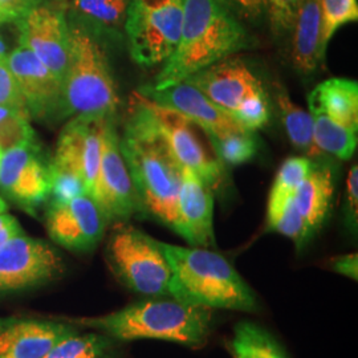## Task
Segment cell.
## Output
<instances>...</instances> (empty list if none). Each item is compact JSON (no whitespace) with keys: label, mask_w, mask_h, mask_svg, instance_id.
<instances>
[{"label":"cell","mask_w":358,"mask_h":358,"mask_svg":"<svg viewBox=\"0 0 358 358\" xmlns=\"http://www.w3.org/2000/svg\"><path fill=\"white\" fill-rule=\"evenodd\" d=\"M250 44L242 23L220 0H185L178 45L150 87L164 90L182 83Z\"/></svg>","instance_id":"6da1fadb"},{"label":"cell","mask_w":358,"mask_h":358,"mask_svg":"<svg viewBox=\"0 0 358 358\" xmlns=\"http://www.w3.org/2000/svg\"><path fill=\"white\" fill-rule=\"evenodd\" d=\"M68 322L100 331L120 341L159 340L198 348L210 337L213 309L192 306L171 296H154L103 316L69 319Z\"/></svg>","instance_id":"7a4b0ae2"},{"label":"cell","mask_w":358,"mask_h":358,"mask_svg":"<svg viewBox=\"0 0 358 358\" xmlns=\"http://www.w3.org/2000/svg\"><path fill=\"white\" fill-rule=\"evenodd\" d=\"M171 267L169 296L210 309L255 312L256 294L220 254L203 247L162 243Z\"/></svg>","instance_id":"3957f363"},{"label":"cell","mask_w":358,"mask_h":358,"mask_svg":"<svg viewBox=\"0 0 358 358\" xmlns=\"http://www.w3.org/2000/svg\"><path fill=\"white\" fill-rule=\"evenodd\" d=\"M120 148L142 213L174 231L183 166L158 136L129 121L122 138H120Z\"/></svg>","instance_id":"277c9868"},{"label":"cell","mask_w":358,"mask_h":358,"mask_svg":"<svg viewBox=\"0 0 358 358\" xmlns=\"http://www.w3.org/2000/svg\"><path fill=\"white\" fill-rule=\"evenodd\" d=\"M69 57L63 78V115L113 118L120 97L106 53L97 36L72 17Z\"/></svg>","instance_id":"5b68a950"},{"label":"cell","mask_w":358,"mask_h":358,"mask_svg":"<svg viewBox=\"0 0 358 358\" xmlns=\"http://www.w3.org/2000/svg\"><path fill=\"white\" fill-rule=\"evenodd\" d=\"M128 121L158 136L179 165L192 169L213 192L222 186L224 165L219 161L205 131L187 117L136 92Z\"/></svg>","instance_id":"8992f818"},{"label":"cell","mask_w":358,"mask_h":358,"mask_svg":"<svg viewBox=\"0 0 358 358\" xmlns=\"http://www.w3.org/2000/svg\"><path fill=\"white\" fill-rule=\"evenodd\" d=\"M185 81L250 131L255 133L269 122L268 93L248 65L238 57H226Z\"/></svg>","instance_id":"52a82bcc"},{"label":"cell","mask_w":358,"mask_h":358,"mask_svg":"<svg viewBox=\"0 0 358 358\" xmlns=\"http://www.w3.org/2000/svg\"><path fill=\"white\" fill-rule=\"evenodd\" d=\"M106 257L117 279L130 291L145 297L169 296L171 267L162 242L124 222L109 238Z\"/></svg>","instance_id":"ba28073f"},{"label":"cell","mask_w":358,"mask_h":358,"mask_svg":"<svg viewBox=\"0 0 358 358\" xmlns=\"http://www.w3.org/2000/svg\"><path fill=\"white\" fill-rule=\"evenodd\" d=\"M185 0H131L124 29L133 60L142 66L165 63L178 45Z\"/></svg>","instance_id":"9c48e42d"},{"label":"cell","mask_w":358,"mask_h":358,"mask_svg":"<svg viewBox=\"0 0 358 358\" xmlns=\"http://www.w3.org/2000/svg\"><path fill=\"white\" fill-rule=\"evenodd\" d=\"M90 198L100 207L108 223H124L134 214L142 213L138 195L120 148V136L113 118H108L103 125L100 169Z\"/></svg>","instance_id":"30bf717a"},{"label":"cell","mask_w":358,"mask_h":358,"mask_svg":"<svg viewBox=\"0 0 358 358\" xmlns=\"http://www.w3.org/2000/svg\"><path fill=\"white\" fill-rule=\"evenodd\" d=\"M63 260L51 244L23 232L0 248V292H15L55 280Z\"/></svg>","instance_id":"8fae6325"},{"label":"cell","mask_w":358,"mask_h":358,"mask_svg":"<svg viewBox=\"0 0 358 358\" xmlns=\"http://www.w3.org/2000/svg\"><path fill=\"white\" fill-rule=\"evenodd\" d=\"M0 190L28 214H35L38 207L50 199V164L36 142L3 152Z\"/></svg>","instance_id":"7c38bea8"},{"label":"cell","mask_w":358,"mask_h":358,"mask_svg":"<svg viewBox=\"0 0 358 358\" xmlns=\"http://www.w3.org/2000/svg\"><path fill=\"white\" fill-rule=\"evenodd\" d=\"M17 26L20 45L32 52L63 83L69 57V24L64 7L43 0Z\"/></svg>","instance_id":"4fadbf2b"},{"label":"cell","mask_w":358,"mask_h":358,"mask_svg":"<svg viewBox=\"0 0 358 358\" xmlns=\"http://www.w3.org/2000/svg\"><path fill=\"white\" fill-rule=\"evenodd\" d=\"M108 118L75 115L65 125L50 166L63 169L83 179L87 195L92 196L101 161L103 130Z\"/></svg>","instance_id":"5bb4252c"},{"label":"cell","mask_w":358,"mask_h":358,"mask_svg":"<svg viewBox=\"0 0 358 358\" xmlns=\"http://www.w3.org/2000/svg\"><path fill=\"white\" fill-rule=\"evenodd\" d=\"M106 224L100 207L87 194L48 206L45 217L52 241L73 252L93 251L103 239Z\"/></svg>","instance_id":"9a60e30c"},{"label":"cell","mask_w":358,"mask_h":358,"mask_svg":"<svg viewBox=\"0 0 358 358\" xmlns=\"http://www.w3.org/2000/svg\"><path fill=\"white\" fill-rule=\"evenodd\" d=\"M138 92L153 100L154 103L174 109L187 117L205 131L207 137H226L250 131L187 81H182L164 90H154L148 85Z\"/></svg>","instance_id":"2e32d148"},{"label":"cell","mask_w":358,"mask_h":358,"mask_svg":"<svg viewBox=\"0 0 358 358\" xmlns=\"http://www.w3.org/2000/svg\"><path fill=\"white\" fill-rule=\"evenodd\" d=\"M7 60L26 99L31 117L47 120L53 115H63V83L32 52L19 45L7 55Z\"/></svg>","instance_id":"e0dca14e"},{"label":"cell","mask_w":358,"mask_h":358,"mask_svg":"<svg viewBox=\"0 0 358 358\" xmlns=\"http://www.w3.org/2000/svg\"><path fill=\"white\" fill-rule=\"evenodd\" d=\"M174 232L192 247H215L214 192L189 167L182 171Z\"/></svg>","instance_id":"ac0fdd59"},{"label":"cell","mask_w":358,"mask_h":358,"mask_svg":"<svg viewBox=\"0 0 358 358\" xmlns=\"http://www.w3.org/2000/svg\"><path fill=\"white\" fill-rule=\"evenodd\" d=\"M76 332V327L69 322L0 320V357L43 358L60 340Z\"/></svg>","instance_id":"d6986e66"},{"label":"cell","mask_w":358,"mask_h":358,"mask_svg":"<svg viewBox=\"0 0 358 358\" xmlns=\"http://www.w3.org/2000/svg\"><path fill=\"white\" fill-rule=\"evenodd\" d=\"M334 195V174L328 166H315L310 169L307 178L301 183L294 195L297 207L308 232L313 236L329 215Z\"/></svg>","instance_id":"ffe728a7"},{"label":"cell","mask_w":358,"mask_h":358,"mask_svg":"<svg viewBox=\"0 0 358 358\" xmlns=\"http://www.w3.org/2000/svg\"><path fill=\"white\" fill-rule=\"evenodd\" d=\"M292 62L300 72L310 73L321 62V0H301L292 28Z\"/></svg>","instance_id":"44dd1931"},{"label":"cell","mask_w":358,"mask_h":358,"mask_svg":"<svg viewBox=\"0 0 358 358\" xmlns=\"http://www.w3.org/2000/svg\"><path fill=\"white\" fill-rule=\"evenodd\" d=\"M308 101L319 105L336 122L358 130V83L343 77H333L315 87Z\"/></svg>","instance_id":"7402d4cb"},{"label":"cell","mask_w":358,"mask_h":358,"mask_svg":"<svg viewBox=\"0 0 358 358\" xmlns=\"http://www.w3.org/2000/svg\"><path fill=\"white\" fill-rule=\"evenodd\" d=\"M131 0H73L72 19L96 36L120 35Z\"/></svg>","instance_id":"603a6c76"},{"label":"cell","mask_w":358,"mask_h":358,"mask_svg":"<svg viewBox=\"0 0 358 358\" xmlns=\"http://www.w3.org/2000/svg\"><path fill=\"white\" fill-rule=\"evenodd\" d=\"M309 113L313 120V140L322 154L338 159H350L357 149V131L336 122L319 105L308 101Z\"/></svg>","instance_id":"cb8c5ba5"},{"label":"cell","mask_w":358,"mask_h":358,"mask_svg":"<svg viewBox=\"0 0 358 358\" xmlns=\"http://www.w3.org/2000/svg\"><path fill=\"white\" fill-rule=\"evenodd\" d=\"M275 103L279 109L282 127L294 148L308 158L322 155L313 140V120L310 113L296 105L282 85L275 87Z\"/></svg>","instance_id":"d4e9b609"},{"label":"cell","mask_w":358,"mask_h":358,"mask_svg":"<svg viewBox=\"0 0 358 358\" xmlns=\"http://www.w3.org/2000/svg\"><path fill=\"white\" fill-rule=\"evenodd\" d=\"M312 167L313 164L308 157H289L282 162L269 190L267 202L268 226L280 215L284 207L294 199Z\"/></svg>","instance_id":"484cf974"},{"label":"cell","mask_w":358,"mask_h":358,"mask_svg":"<svg viewBox=\"0 0 358 358\" xmlns=\"http://www.w3.org/2000/svg\"><path fill=\"white\" fill-rule=\"evenodd\" d=\"M231 348L232 352L243 353L248 358H288L275 337L251 321L235 325Z\"/></svg>","instance_id":"4316f807"},{"label":"cell","mask_w":358,"mask_h":358,"mask_svg":"<svg viewBox=\"0 0 358 358\" xmlns=\"http://www.w3.org/2000/svg\"><path fill=\"white\" fill-rule=\"evenodd\" d=\"M110 346V337L105 334L76 332L60 340L43 358H106Z\"/></svg>","instance_id":"83f0119b"},{"label":"cell","mask_w":358,"mask_h":358,"mask_svg":"<svg viewBox=\"0 0 358 358\" xmlns=\"http://www.w3.org/2000/svg\"><path fill=\"white\" fill-rule=\"evenodd\" d=\"M357 20V0H321V62L325 60L329 41L336 32L341 27L356 23Z\"/></svg>","instance_id":"f1b7e54d"},{"label":"cell","mask_w":358,"mask_h":358,"mask_svg":"<svg viewBox=\"0 0 358 358\" xmlns=\"http://www.w3.org/2000/svg\"><path fill=\"white\" fill-rule=\"evenodd\" d=\"M208 140L223 165H242L251 161L257 152V140L254 131L226 137H208Z\"/></svg>","instance_id":"f546056e"},{"label":"cell","mask_w":358,"mask_h":358,"mask_svg":"<svg viewBox=\"0 0 358 358\" xmlns=\"http://www.w3.org/2000/svg\"><path fill=\"white\" fill-rule=\"evenodd\" d=\"M29 117L17 110L0 106V150L6 152L16 146L35 142V131Z\"/></svg>","instance_id":"4dcf8cb0"},{"label":"cell","mask_w":358,"mask_h":358,"mask_svg":"<svg viewBox=\"0 0 358 358\" xmlns=\"http://www.w3.org/2000/svg\"><path fill=\"white\" fill-rule=\"evenodd\" d=\"M294 199L284 207L280 215L269 224L268 229L292 239L297 250L300 251L304 247V244L310 241L312 236L308 232L304 219L300 215Z\"/></svg>","instance_id":"1f68e13d"},{"label":"cell","mask_w":358,"mask_h":358,"mask_svg":"<svg viewBox=\"0 0 358 358\" xmlns=\"http://www.w3.org/2000/svg\"><path fill=\"white\" fill-rule=\"evenodd\" d=\"M0 106L17 110L31 118L26 99L13 76L7 56L0 57Z\"/></svg>","instance_id":"d6a6232c"},{"label":"cell","mask_w":358,"mask_h":358,"mask_svg":"<svg viewBox=\"0 0 358 358\" xmlns=\"http://www.w3.org/2000/svg\"><path fill=\"white\" fill-rule=\"evenodd\" d=\"M301 0H266V15L275 35H284L292 31Z\"/></svg>","instance_id":"836d02e7"},{"label":"cell","mask_w":358,"mask_h":358,"mask_svg":"<svg viewBox=\"0 0 358 358\" xmlns=\"http://www.w3.org/2000/svg\"><path fill=\"white\" fill-rule=\"evenodd\" d=\"M344 223L352 234H357L358 227V166L350 167L346 177Z\"/></svg>","instance_id":"e575fe53"},{"label":"cell","mask_w":358,"mask_h":358,"mask_svg":"<svg viewBox=\"0 0 358 358\" xmlns=\"http://www.w3.org/2000/svg\"><path fill=\"white\" fill-rule=\"evenodd\" d=\"M43 0H0V24L19 23Z\"/></svg>","instance_id":"d590c367"},{"label":"cell","mask_w":358,"mask_h":358,"mask_svg":"<svg viewBox=\"0 0 358 358\" xmlns=\"http://www.w3.org/2000/svg\"><path fill=\"white\" fill-rule=\"evenodd\" d=\"M238 19L256 20L266 13V0H220Z\"/></svg>","instance_id":"8d00e7d4"},{"label":"cell","mask_w":358,"mask_h":358,"mask_svg":"<svg viewBox=\"0 0 358 358\" xmlns=\"http://www.w3.org/2000/svg\"><path fill=\"white\" fill-rule=\"evenodd\" d=\"M332 269L334 272L346 276L355 282L358 279V255L357 254H346L337 256L332 260Z\"/></svg>","instance_id":"74e56055"},{"label":"cell","mask_w":358,"mask_h":358,"mask_svg":"<svg viewBox=\"0 0 358 358\" xmlns=\"http://www.w3.org/2000/svg\"><path fill=\"white\" fill-rule=\"evenodd\" d=\"M22 232H23L22 227L15 217L6 213L0 214V248L8 241H11L13 236Z\"/></svg>","instance_id":"f35d334b"},{"label":"cell","mask_w":358,"mask_h":358,"mask_svg":"<svg viewBox=\"0 0 358 358\" xmlns=\"http://www.w3.org/2000/svg\"><path fill=\"white\" fill-rule=\"evenodd\" d=\"M7 56V53H6V45H4V43L1 41V38H0V57H6Z\"/></svg>","instance_id":"ab89813d"},{"label":"cell","mask_w":358,"mask_h":358,"mask_svg":"<svg viewBox=\"0 0 358 358\" xmlns=\"http://www.w3.org/2000/svg\"><path fill=\"white\" fill-rule=\"evenodd\" d=\"M6 211H7V203L0 198V214L6 213Z\"/></svg>","instance_id":"60d3db41"},{"label":"cell","mask_w":358,"mask_h":358,"mask_svg":"<svg viewBox=\"0 0 358 358\" xmlns=\"http://www.w3.org/2000/svg\"><path fill=\"white\" fill-rule=\"evenodd\" d=\"M234 358H248L243 353H239V352H234Z\"/></svg>","instance_id":"b9f144b4"},{"label":"cell","mask_w":358,"mask_h":358,"mask_svg":"<svg viewBox=\"0 0 358 358\" xmlns=\"http://www.w3.org/2000/svg\"><path fill=\"white\" fill-rule=\"evenodd\" d=\"M1 155H3V152L0 150V162H1Z\"/></svg>","instance_id":"7bdbcfd3"},{"label":"cell","mask_w":358,"mask_h":358,"mask_svg":"<svg viewBox=\"0 0 358 358\" xmlns=\"http://www.w3.org/2000/svg\"><path fill=\"white\" fill-rule=\"evenodd\" d=\"M0 358H1V357H0Z\"/></svg>","instance_id":"ee69618b"}]
</instances>
